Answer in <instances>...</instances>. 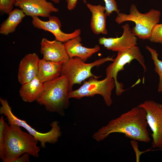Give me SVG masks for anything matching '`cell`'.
<instances>
[{
  "instance_id": "obj_28",
  "label": "cell",
  "mask_w": 162,
  "mask_h": 162,
  "mask_svg": "<svg viewBox=\"0 0 162 162\" xmlns=\"http://www.w3.org/2000/svg\"></svg>"
},
{
  "instance_id": "obj_3",
  "label": "cell",
  "mask_w": 162,
  "mask_h": 162,
  "mask_svg": "<svg viewBox=\"0 0 162 162\" xmlns=\"http://www.w3.org/2000/svg\"><path fill=\"white\" fill-rule=\"evenodd\" d=\"M42 94L37 100L44 106L47 111L64 116V110L69 105V84L67 78L60 76L58 78L44 83Z\"/></svg>"
},
{
  "instance_id": "obj_20",
  "label": "cell",
  "mask_w": 162,
  "mask_h": 162,
  "mask_svg": "<svg viewBox=\"0 0 162 162\" xmlns=\"http://www.w3.org/2000/svg\"><path fill=\"white\" fill-rule=\"evenodd\" d=\"M146 48L151 54V58L153 61L154 65V70L159 76L158 92L162 93V61L158 59V54L156 50L148 46H146Z\"/></svg>"
},
{
  "instance_id": "obj_4",
  "label": "cell",
  "mask_w": 162,
  "mask_h": 162,
  "mask_svg": "<svg viewBox=\"0 0 162 162\" xmlns=\"http://www.w3.org/2000/svg\"><path fill=\"white\" fill-rule=\"evenodd\" d=\"M130 13H119L115 19L116 22L120 24L127 21L134 22L135 26L131 29L136 37L143 40H149L152 31L160 22V12L154 9L144 14L140 13L136 6L132 4L130 7Z\"/></svg>"
},
{
  "instance_id": "obj_27",
  "label": "cell",
  "mask_w": 162,
  "mask_h": 162,
  "mask_svg": "<svg viewBox=\"0 0 162 162\" xmlns=\"http://www.w3.org/2000/svg\"><path fill=\"white\" fill-rule=\"evenodd\" d=\"M56 4H58L60 2V0H50Z\"/></svg>"
},
{
  "instance_id": "obj_18",
  "label": "cell",
  "mask_w": 162,
  "mask_h": 162,
  "mask_svg": "<svg viewBox=\"0 0 162 162\" xmlns=\"http://www.w3.org/2000/svg\"><path fill=\"white\" fill-rule=\"evenodd\" d=\"M44 89V83L36 77L30 82L22 85L19 91L20 96L24 101L32 102L38 100Z\"/></svg>"
},
{
  "instance_id": "obj_10",
  "label": "cell",
  "mask_w": 162,
  "mask_h": 162,
  "mask_svg": "<svg viewBox=\"0 0 162 162\" xmlns=\"http://www.w3.org/2000/svg\"><path fill=\"white\" fill-rule=\"evenodd\" d=\"M32 18V23L35 28L51 32L54 36L55 40L62 42H65L79 36L81 33L80 29H76L70 33L63 32L61 29V22L59 19L55 16H50L47 21H43L38 17Z\"/></svg>"
},
{
  "instance_id": "obj_26",
  "label": "cell",
  "mask_w": 162,
  "mask_h": 162,
  "mask_svg": "<svg viewBox=\"0 0 162 162\" xmlns=\"http://www.w3.org/2000/svg\"><path fill=\"white\" fill-rule=\"evenodd\" d=\"M68 9L70 10H73L76 7L78 0H66Z\"/></svg>"
},
{
  "instance_id": "obj_9",
  "label": "cell",
  "mask_w": 162,
  "mask_h": 162,
  "mask_svg": "<svg viewBox=\"0 0 162 162\" xmlns=\"http://www.w3.org/2000/svg\"><path fill=\"white\" fill-rule=\"evenodd\" d=\"M138 106L146 111L148 126L152 132V147L162 148V104L150 100Z\"/></svg>"
},
{
  "instance_id": "obj_7",
  "label": "cell",
  "mask_w": 162,
  "mask_h": 162,
  "mask_svg": "<svg viewBox=\"0 0 162 162\" xmlns=\"http://www.w3.org/2000/svg\"><path fill=\"white\" fill-rule=\"evenodd\" d=\"M115 87L113 78L106 76L103 80H98L91 77L87 81H84L79 88L69 92V97L70 98L80 99L85 97H92L96 94H99L103 97L106 105L109 107L113 103L111 95Z\"/></svg>"
},
{
  "instance_id": "obj_16",
  "label": "cell",
  "mask_w": 162,
  "mask_h": 162,
  "mask_svg": "<svg viewBox=\"0 0 162 162\" xmlns=\"http://www.w3.org/2000/svg\"><path fill=\"white\" fill-rule=\"evenodd\" d=\"M86 4L92 14L90 27L92 31L97 35L107 34L105 7L100 4L92 5L89 3Z\"/></svg>"
},
{
  "instance_id": "obj_21",
  "label": "cell",
  "mask_w": 162,
  "mask_h": 162,
  "mask_svg": "<svg viewBox=\"0 0 162 162\" xmlns=\"http://www.w3.org/2000/svg\"><path fill=\"white\" fill-rule=\"evenodd\" d=\"M149 40L152 42L162 44V23L156 24L153 28Z\"/></svg>"
},
{
  "instance_id": "obj_24",
  "label": "cell",
  "mask_w": 162,
  "mask_h": 162,
  "mask_svg": "<svg viewBox=\"0 0 162 162\" xmlns=\"http://www.w3.org/2000/svg\"><path fill=\"white\" fill-rule=\"evenodd\" d=\"M6 122L2 116L0 118V157L2 155L4 138V131Z\"/></svg>"
},
{
  "instance_id": "obj_17",
  "label": "cell",
  "mask_w": 162,
  "mask_h": 162,
  "mask_svg": "<svg viewBox=\"0 0 162 162\" xmlns=\"http://www.w3.org/2000/svg\"><path fill=\"white\" fill-rule=\"evenodd\" d=\"M62 64L43 58L40 59L37 77L43 83L58 78L61 75Z\"/></svg>"
},
{
  "instance_id": "obj_5",
  "label": "cell",
  "mask_w": 162,
  "mask_h": 162,
  "mask_svg": "<svg viewBox=\"0 0 162 162\" xmlns=\"http://www.w3.org/2000/svg\"><path fill=\"white\" fill-rule=\"evenodd\" d=\"M114 59L113 56H108L86 63L79 57L69 58L68 61L62 64L61 76L67 78L70 92L72 90L74 85L81 84L88 78L93 77L99 79L102 76L93 74L91 72L92 68L95 66L99 67L108 61L113 62Z\"/></svg>"
},
{
  "instance_id": "obj_19",
  "label": "cell",
  "mask_w": 162,
  "mask_h": 162,
  "mask_svg": "<svg viewBox=\"0 0 162 162\" xmlns=\"http://www.w3.org/2000/svg\"><path fill=\"white\" fill-rule=\"evenodd\" d=\"M26 16L25 14L20 8L13 10L8 14L7 19L1 24L0 33L7 35L14 32Z\"/></svg>"
},
{
  "instance_id": "obj_6",
  "label": "cell",
  "mask_w": 162,
  "mask_h": 162,
  "mask_svg": "<svg viewBox=\"0 0 162 162\" xmlns=\"http://www.w3.org/2000/svg\"><path fill=\"white\" fill-rule=\"evenodd\" d=\"M0 101L1 104L0 114L4 115L7 117L8 124H16L24 128L40 142L42 147L45 148L47 143H56L61 136L62 132L58 121H55L51 123L50 124L51 128L49 132L44 133L39 132L31 127L26 121L20 119L14 115L7 100L1 98Z\"/></svg>"
},
{
  "instance_id": "obj_14",
  "label": "cell",
  "mask_w": 162,
  "mask_h": 162,
  "mask_svg": "<svg viewBox=\"0 0 162 162\" xmlns=\"http://www.w3.org/2000/svg\"><path fill=\"white\" fill-rule=\"evenodd\" d=\"M40 60L34 53L27 54L21 59L18 73V80L21 85L37 77Z\"/></svg>"
},
{
  "instance_id": "obj_11",
  "label": "cell",
  "mask_w": 162,
  "mask_h": 162,
  "mask_svg": "<svg viewBox=\"0 0 162 162\" xmlns=\"http://www.w3.org/2000/svg\"><path fill=\"white\" fill-rule=\"evenodd\" d=\"M14 6L22 10L26 16L32 17H48L52 13L59 11L52 2L46 0H15Z\"/></svg>"
},
{
  "instance_id": "obj_13",
  "label": "cell",
  "mask_w": 162,
  "mask_h": 162,
  "mask_svg": "<svg viewBox=\"0 0 162 162\" xmlns=\"http://www.w3.org/2000/svg\"><path fill=\"white\" fill-rule=\"evenodd\" d=\"M40 52L43 58L63 64L69 58L64 44L56 40H50L43 38L40 43Z\"/></svg>"
},
{
  "instance_id": "obj_1",
  "label": "cell",
  "mask_w": 162,
  "mask_h": 162,
  "mask_svg": "<svg viewBox=\"0 0 162 162\" xmlns=\"http://www.w3.org/2000/svg\"><path fill=\"white\" fill-rule=\"evenodd\" d=\"M148 126L146 111L138 105L110 121L95 132L93 138L100 142L112 133H120L132 140L147 143L151 140Z\"/></svg>"
},
{
  "instance_id": "obj_2",
  "label": "cell",
  "mask_w": 162,
  "mask_h": 162,
  "mask_svg": "<svg viewBox=\"0 0 162 162\" xmlns=\"http://www.w3.org/2000/svg\"><path fill=\"white\" fill-rule=\"evenodd\" d=\"M38 142L31 134L22 131L19 126L6 123L3 153L0 158L3 162H13L25 153L38 157L40 148L37 146Z\"/></svg>"
},
{
  "instance_id": "obj_22",
  "label": "cell",
  "mask_w": 162,
  "mask_h": 162,
  "mask_svg": "<svg viewBox=\"0 0 162 162\" xmlns=\"http://www.w3.org/2000/svg\"><path fill=\"white\" fill-rule=\"evenodd\" d=\"M105 3V13L106 16H110L114 11L118 14L120 13V10L118 9L116 2L115 0H103ZM83 2L86 4V0H83Z\"/></svg>"
},
{
  "instance_id": "obj_23",
  "label": "cell",
  "mask_w": 162,
  "mask_h": 162,
  "mask_svg": "<svg viewBox=\"0 0 162 162\" xmlns=\"http://www.w3.org/2000/svg\"><path fill=\"white\" fill-rule=\"evenodd\" d=\"M15 0H0V11L2 14L8 15L13 10Z\"/></svg>"
},
{
  "instance_id": "obj_25",
  "label": "cell",
  "mask_w": 162,
  "mask_h": 162,
  "mask_svg": "<svg viewBox=\"0 0 162 162\" xmlns=\"http://www.w3.org/2000/svg\"><path fill=\"white\" fill-rule=\"evenodd\" d=\"M28 153H25L15 159L13 162H29V156Z\"/></svg>"
},
{
  "instance_id": "obj_12",
  "label": "cell",
  "mask_w": 162,
  "mask_h": 162,
  "mask_svg": "<svg viewBox=\"0 0 162 162\" xmlns=\"http://www.w3.org/2000/svg\"><path fill=\"white\" fill-rule=\"evenodd\" d=\"M123 32L119 37L106 38L100 37L98 39L99 44L107 49L118 52L132 47L137 44V39L132 31L128 23L122 26Z\"/></svg>"
},
{
  "instance_id": "obj_8",
  "label": "cell",
  "mask_w": 162,
  "mask_h": 162,
  "mask_svg": "<svg viewBox=\"0 0 162 162\" xmlns=\"http://www.w3.org/2000/svg\"><path fill=\"white\" fill-rule=\"evenodd\" d=\"M134 59L136 60L142 66L144 73L146 72L147 68L144 57L139 47L136 46L117 52V56L106 69V76L113 78L115 80L116 94L117 96L120 95L125 91L123 89V84L118 81V74L120 71L124 70V67L126 64H129Z\"/></svg>"
},
{
  "instance_id": "obj_15",
  "label": "cell",
  "mask_w": 162,
  "mask_h": 162,
  "mask_svg": "<svg viewBox=\"0 0 162 162\" xmlns=\"http://www.w3.org/2000/svg\"><path fill=\"white\" fill-rule=\"evenodd\" d=\"M81 38L80 35L64 42L66 52L70 58L77 57L84 62L95 53L100 50L98 45L91 48L82 46L81 43Z\"/></svg>"
}]
</instances>
